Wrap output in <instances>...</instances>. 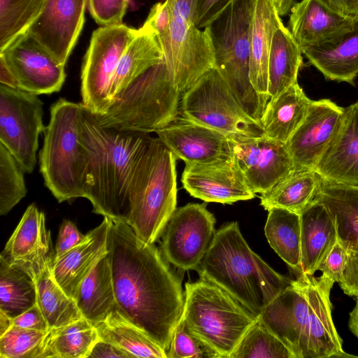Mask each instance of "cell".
Here are the masks:
<instances>
[{
    "instance_id": "1",
    "label": "cell",
    "mask_w": 358,
    "mask_h": 358,
    "mask_svg": "<svg viewBox=\"0 0 358 358\" xmlns=\"http://www.w3.org/2000/svg\"><path fill=\"white\" fill-rule=\"evenodd\" d=\"M107 250L117 310L167 352L183 311L180 279L124 222L110 219Z\"/></svg>"
},
{
    "instance_id": "2",
    "label": "cell",
    "mask_w": 358,
    "mask_h": 358,
    "mask_svg": "<svg viewBox=\"0 0 358 358\" xmlns=\"http://www.w3.org/2000/svg\"><path fill=\"white\" fill-rule=\"evenodd\" d=\"M79 134L87 157L84 198L91 202L94 213L127 222L129 187L138 158L151 136L104 128L83 103Z\"/></svg>"
},
{
    "instance_id": "3",
    "label": "cell",
    "mask_w": 358,
    "mask_h": 358,
    "mask_svg": "<svg viewBox=\"0 0 358 358\" xmlns=\"http://www.w3.org/2000/svg\"><path fill=\"white\" fill-rule=\"evenodd\" d=\"M198 271L201 279L218 285L257 317L292 282L251 250L236 222L216 231Z\"/></svg>"
},
{
    "instance_id": "4",
    "label": "cell",
    "mask_w": 358,
    "mask_h": 358,
    "mask_svg": "<svg viewBox=\"0 0 358 358\" xmlns=\"http://www.w3.org/2000/svg\"><path fill=\"white\" fill-rule=\"evenodd\" d=\"M176 157L150 137L136 165L127 193V222L143 242L154 244L176 210Z\"/></svg>"
},
{
    "instance_id": "5",
    "label": "cell",
    "mask_w": 358,
    "mask_h": 358,
    "mask_svg": "<svg viewBox=\"0 0 358 358\" xmlns=\"http://www.w3.org/2000/svg\"><path fill=\"white\" fill-rule=\"evenodd\" d=\"M255 4V0H232L205 28L212 41L215 67L243 110L262 124L269 100L257 93L250 78V35Z\"/></svg>"
},
{
    "instance_id": "6",
    "label": "cell",
    "mask_w": 358,
    "mask_h": 358,
    "mask_svg": "<svg viewBox=\"0 0 358 358\" xmlns=\"http://www.w3.org/2000/svg\"><path fill=\"white\" fill-rule=\"evenodd\" d=\"M81 105L62 98L52 105L39 152L44 183L60 203L85 194L87 157L79 138Z\"/></svg>"
},
{
    "instance_id": "7",
    "label": "cell",
    "mask_w": 358,
    "mask_h": 358,
    "mask_svg": "<svg viewBox=\"0 0 358 358\" xmlns=\"http://www.w3.org/2000/svg\"><path fill=\"white\" fill-rule=\"evenodd\" d=\"M180 94L163 61L139 76L96 117L104 128L155 132L178 115Z\"/></svg>"
},
{
    "instance_id": "8",
    "label": "cell",
    "mask_w": 358,
    "mask_h": 358,
    "mask_svg": "<svg viewBox=\"0 0 358 358\" xmlns=\"http://www.w3.org/2000/svg\"><path fill=\"white\" fill-rule=\"evenodd\" d=\"M181 319L220 358H230L259 317L218 285L200 278L185 283Z\"/></svg>"
},
{
    "instance_id": "9",
    "label": "cell",
    "mask_w": 358,
    "mask_h": 358,
    "mask_svg": "<svg viewBox=\"0 0 358 358\" xmlns=\"http://www.w3.org/2000/svg\"><path fill=\"white\" fill-rule=\"evenodd\" d=\"M171 13L168 30L156 36L168 71L180 94L215 67L208 30L198 28L197 0H166Z\"/></svg>"
},
{
    "instance_id": "10",
    "label": "cell",
    "mask_w": 358,
    "mask_h": 358,
    "mask_svg": "<svg viewBox=\"0 0 358 358\" xmlns=\"http://www.w3.org/2000/svg\"><path fill=\"white\" fill-rule=\"evenodd\" d=\"M182 95L180 109L187 119L229 136H264L262 124L243 110L215 67Z\"/></svg>"
},
{
    "instance_id": "11",
    "label": "cell",
    "mask_w": 358,
    "mask_h": 358,
    "mask_svg": "<svg viewBox=\"0 0 358 358\" xmlns=\"http://www.w3.org/2000/svg\"><path fill=\"white\" fill-rule=\"evenodd\" d=\"M138 29L124 24L103 26L91 37L81 71L82 103L95 115L110 103L112 79L124 50Z\"/></svg>"
},
{
    "instance_id": "12",
    "label": "cell",
    "mask_w": 358,
    "mask_h": 358,
    "mask_svg": "<svg viewBox=\"0 0 358 358\" xmlns=\"http://www.w3.org/2000/svg\"><path fill=\"white\" fill-rule=\"evenodd\" d=\"M43 102L33 93L0 85V143L21 164L33 172L43 123Z\"/></svg>"
},
{
    "instance_id": "13",
    "label": "cell",
    "mask_w": 358,
    "mask_h": 358,
    "mask_svg": "<svg viewBox=\"0 0 358 358\" xmlns=\"http://www.w3.org/2000/svg\"><path fill=\"white\" fill-rule=\"evenodd\" d=\"M214 215L200 203L176 208L163 232L162 254L167 262L184 271L199 269L216 231Z\"/></svg>"
},
{
    "instance_id": "14",
    "label": "cell",
    "mask_w": 358,
    "mask_h": 358,
    "mask_svg": "<svg viewBox=\"0 0 358 358\" xmlns=\"http://www.w3.org/2000/svg\"><path fill=\"white\" fill-rule=\"evenodd\" d=\"M20 89L36 95L59 92L64 83V65L28 31L0 52Z\"/></svg>"
},
{
    "instance_id": "15",
    "label": "cell",
    "mask_w": 358,
    "mask_h": 358,
    "mask_svg": "<svg viewBox=\"0 0 358 358\" xmlns=\"http://www.w3.org/2000/svg\"><path fill=\"white\" fill-rule=\"evenodd\" d=\"M233 159L249 187L263 194L294 169L285 144L266 136H230Z\"/></svg>"
},
{
    "instance_id": "16",
    "label": "cell",
    "mask_w": 358,
    "mask_h": 358,
    "mask_svg": "<svg viewBox=\"0 0 358 358\" xmlns=\"http://www.w3.org/2000/svg\"><path fill=\"white\" fill-rule=\"evenodd\" d=\"M259 319L294 358H307L309 304L306 274L292 280L262 310Z\"/></svg>"
},
{
    "instance_id": "17",
    "label": "cell",
    "mask_w": 358,
    "mask_h": 358,
    "mask_svg": "<svg viewBox=\"0 0 358 358\" xmlns=\"http://www.w3.org/2000/svg\"><path fill=\"white\" fill-rule=\"evenodd\" d=\"M155 133L185 164H208L233 159L230 136L177 115Z\"/></svg>"
},
{
    "instance_id": "18",
    "label": "cell",
    "mask_w": 358,
    "mask_h": 358,
    "mask_svg": "<svg viewBox=\"0 0 358 358\" xmlns=\"http://www.w3.org/2000/svg\"><path fill=\"white\" fill-rule=\"evenodd\" d=\"M345 108L330 99L312 101L308 112L285 143L295 169H314L335 136Z\"/></svg>"
},
{
    "instance_id": "19",
    "label": "cell",
    "mask_w": 358,
    "mask_h": 358,
    "mask_svg": "<svg viewBox=\"0 0 358 358\" xmlns=\"http://www.w3.org/2000/svg\"><path fill=\"white\" fill-rule=\"evenodd\" d=\"M88 0H45L37 19L27 30L65 66L85 22Z\"/></svg>"
},
{
    "instance_id": "20",
    "label": "cell",
    "mask_w": 358,
    "mask_h": 358,
    "mask_svg": "<svg viewBox=\"0 0 358 358\" xmlns=\"http://www.w3.org/2000/svg\"><path fill=\"white\" fill-rule=\"evenodd\" d=\"M289 12L287 28L301 52L337 41L358 23V17L343 15L324 0H301Z\"/></svg>"
},
{
    "instance_id": "21",
    "label": "cell",
    "mask_w": 358,
    "mask_h": 358,
    "mask_svg": "<svg viewBox=\"0 0 358 358\" xmlns=\"http://www.w3.org/2000/svg\"><path fill=\"white\" fill-rule=\"evenodd\" d=\"M181 182L189 194L206 202L232 203L255 194L232 159L208 164H185Z\"/></svg>"
},
{
    "instance_id": "22",
    "label": "cell",
    "mask_w": 358,
    "mask_h": 358,
    "mask_svg": "<svg viewBox=\"0 0 358 358\" xmlns=\"http://www.w3.org/2000/svg\"><path fill=\"white\" fill-rule=\"evenodd\" d=\"M306 275L309 304L307 358L357 357L343 350L333 322L330 292L334 282L322 275Z\"/></svg>"
},
{
    "instance_id": "23",
    "label": "cell",
    "mask_w": 358,
    "mask_h": 358,
    "mask_svg": "<svg viewBox=\"0 0 358 358\" xmlns=\"http://www.w3.org/2000/svg\"><path fill=\"white\" fill-rule=\"evenodd\" d=\"M0 256L31 271L34 276L53 260L45 215L34 203L26 209Z\"/></svg>"
},
{
    "instance_id": "24",
    "label": "cell",
    "mask_w": 358,
    "mask_h": 358,
    "mask_svg": "<svg viewBox=\"0 0 358 358\" xmlns=\"http://www.w3.org/2000/svg\"><path fill=\"white\" fill-rule=\"evenodd\" d=\"M314 170L325 180L358 185V101L345 108L340 127Z\"/></svg>"
},
{
    "instance_id": "25",
    "label": "cell",
    "mask_w": 358,
    "mask_h": 358,
    "mask_svg": "<svg viewBox=\"0 0 358 358\" xmlns=\"http://www.w3.org/2000/svg\"><path fill=\"white\" fill-rule=\"evenodd\" d=\"M109 224L110 218L104 217L80 243L60 257L53 259L51 271L55 280L75 301L81 282L108 252Z\"/></svg>"
},
{
    "instance_id": "26",
    "label": "cell",
    "mask_w": 358,
    "mask_h": 358,
    "mask_svg": "<svg viewBox=\"0 0 358 358\" xmlns=\"http://www.w3.org/2000/svg\"><path fill=\"white\" fill-rule=\"evenodd\" d=\"M273 0H255L250 35V78L255 90L269 100L268 59L273 37L282 22Z\"/></svg>"
},
{
    "instance_id": "27",
    "label": "cell",
    "mask_w": 358,
    "mask_h": 358,
    "mask_svg": "<svg viewBox=\"0 0 358 358\" xmlns=\"http://www.w3.org/2000/svg\"><path fill=\"white\" fill-rule=\"evenodd\" d=\"M300 218L301 271L314 275L338 241L336 228L325 206L315 200Z\"/></svg>"
},
{
    "instance_id": "28",
    "label": "cell",
    "mask_w": 358,
    "mask_h": 358,
    "mask_svg": "<svg viewBox=\"0 0 358 358\" xmlns=\"http://www.w3.org/2000/svg\"><path fill=\"white\" fill-rule=\"evenodd\" d=\"M311 102L298 83L271 98L261 120L264 136L285 144L305 119Z\"/></svg>"
},
{
    "instance_id": "29",
    "label": "cell",
    "mask_w": 358,
    "mask_h": 358,
    "mask_svg": "<svg viewBox=\"0 0 358 358\" xmlns=\"http://www.w3.org/2000/svg\"><path fill=\"white\" fill-rule=\"evenodd\" d=\"M315 200L327 208L336 225L338 242L348 251L358 252V185L323 179Z\"/></svg>"
},
{
    "instance_id": "30",
    "label": "cell",
    "mask_w": 358,
    "mask_h": 358,
    "mask_svg": "<svg viewBox=\"0 0 358 358\" xmlns=\"http://www.w3.org/2000/svg\"><path fill=\"white\" fill-rule=\"evenodd\" d=\"M302 53L327 79L352 83L358 76V23L337 41Z\"/></svg>"
},
{
    "instance_id": "31",
    "label": "cell",
    "mask_w": 358,
    "mask_h": 358,
    "mask_svg": "<svg viewBox=\"0 0 358 358\" xmlns=\"http://www.w3.org/2000/svg\"><path fill=\"white\" fill-rule=\"evenodd\" d=\"M323 182L314 169H294L271 189L261 194L266 210L281 208L301 214L315 200Z\"/></svg>"
},
{
    "instance_id": "32",
    "label": "cell",
    "mask_w": 358,
    "mask_h": 358,
    "mask_svg": "<svg viewBox=\"0 0 358 358\" xmlns=\"http://www.w3.org/2000/svg\"><path fill=\"white\" fill-rule=\"evenodd\" d=\"M76 302L83 317L94 325L117 308L108 252L81 282Z\"/></svg>"
},
{
    "instance_id": "33",
    "label": "cell",
    "mask_w": 358,
    "mask_h": 358,
    "mask_svg": "<svg viewBox=\"0 0 358 358\" xmlns=\"http://www.w3.org/2000/svg\"><path fill=\"white\" fill-rule=\"evenodd\" d=\"M163 61L156 36L143 25L120 58L111 82L110 102L146 70Z\"/></svg>"
},
{
    "instance_id": "34",
    "label": "cell",
    "mask_w": 358,
    "mask_h": 358,
    "mask_svg": "<svg viewBox=\"0 0 358 358\" xmlns=\"http://www.w3.org/2000/svg\"><path fill=\"white\" fill-rule=\"evenodd\" d=\"M302 54L291 32L282 22L274 33L269 53L270 99L298 83L299 71L303 64Z\"/></svg>"
},
{
    "instance_id": "35",
    "label": "cell",
    "mask_w": 358,
    "mask_h": 358,
    "mask_svg": "<svg viewBox=\"0 0 358 358\" xmlns=\"http://www.w3.org/2000/svg\"><path fill=\"white\" fill-rule=\"evenodd\" d=\"M264 232L278 256L299 275L301 274L300 214L281 208L270 209Z\"/></svg>"
},
{
    "instance_id": "36",
    "label": "cell",
    "mask_w": 358,
    "mask_h": 358,
    "mask_svg": "<svg viewBox=\"0 0 358 358\" xmlns=\"http://www.w3.org/2000/svg\"><path fill=\"white\" fill-rule=\"evenodd\" d=\"M99 339L109 342L134 357L167 358L166 351L115 309L94 325Z\"/></svg>"
},
{
    "instance_id": "37",
    "label": "cell",
    "mask_w": 358,
    "mask_h": 358,
    "mask_svg": "<svg viewBox=\"0 0 358 358\" xmlns=\"http://www.w3.org/2000/svg\"><path fill=\"white\" fill-rule=\"evenodd\" d=\"M99 340L95 326L82 317L49 329L44 340L43 358H87Z\"/></svg>"
},
{
    "instance_id": "38",
    "label": "cell",
    "mask_w": 358,
    "mask_h": 358,
    "mask_svg": "<svg viewBox=\"0 0 358 358\" xmlns=\"http://www.w3.org/2000/svg\"><path fill=\"white\" fill-rule=\"evenodd\" d=\"M36 303L34 274L0 256V310L14 318Z\"/></svg>"
},
{
    "instance_id": "39",
    "label": "cell",
    "mask_w": 358,
    "mask_h": 358,
    "mask_svg": "<svg viewBox=\"0 0 358 358\" xmlns=\"http://www.w3.org/2000/svg\"><path fill=\"white\" fill-rule=\"evenodd\" d=\"M52 261L35 275L37 303L50 329L60 327L83 317L76 301L55 280L51 271Z\"/></svg>"
},
{
    "instance_id": "40",
    "label": "cell",
    "mask_w": 358,
    "mask_h": 358,
    "mask_svg": "<svg viewBox=\"0 0 358 358\" xmlns=\"http://www.w3.org/2000/svg\"><path fill=\"white\" fill-rule=\"evenodd\" d=\"M45 0H0V52L25 33L41 12Z\"/></svg>"
},
{
    "instance_id": "41",
    "label": "cell",
    "mask_w": 358,
    "mask_h": 358,
    "mask_svg": "<svg viewBox=\"0 0 358 358\" xmlns=\"http://www.w3.org/2000/svg\"><path fill=\"white\" fill-rule=\"evenodd\" d=\"M230 358H294L287 347L258 320L246 331Z\"/></svg>"
},
{
    "instance_id": "42",
    "label": "cell",
    "mask_w": 358,
    "mask_h": 358,
    "mask_svg": "<svg viewBox=\"0 0 358 358\" xmlns=\"http://www.w3.org/2000/svg\"><path fill=\"white\" fill-rule=\"evenodd\" d=\"M24 171L6 147L0 143V215H6L27 192Z\"/></svg>"
},
{
    "instance_id": "43",
    "label": "cell",
    "mask_w": 358,
    "mask_h": 358,
    "mask_svg": "<svg viewBox=\"0 0 358 358\" xmlns=\"http://www.w3.org/2000/svg\"><path fill=\"white\" fill-rule=\"evenodd\" d=\"M48 331H41L12 325L0 336V357L43 358L44 340Z\"/></svg>"
},
{
    "instance_id": "44",
    "label": "cell",
    "mask_w": 358,
    "mask_h": 358,
    "mask_svg": "<svg viewBox=\"0 0 358 358\" xmlns=\"http://www.w3.org/2000/svg\"><path fill=\"white\" fill-rule=\"evenodd\" d=\"M167 358H217L219 355L186 327L180 319L166 352Z\"/></svg>"
},
{
    "instance_id": "45",
    "label": "cell",
    "mask_w": 358,
    "mask_h": 358,
    "mask_svg": "<svg viewBox=\"0 0 358 358\" xmlns=\"http://www.w3.org/2000/svg\"><path fill=\"white\" fill-rule=\"evenodd\" d=\"M129 0H88L92 17L101 27L121 24Z\"/></svg>"
},
{
    "instance_id": "46",
    "label": "cell",
    "mask_w": 358,
    "mask_h": 358,
    "mask_svg": "<svg viewBox=\"0 0 358 358\" xmlns=\"http://www.w3.org/2000/svg\"><path fill=\"white\" fill-rule=\"evenodd\" d=\"M347 259L348 250L337 241L317 271H320L322 275L334 282L338 283L342 278Z\"/></svg>"
},
{
    "instance_id": "47",
    "label": "cell",
    "mask_w": 358,
    "mask_h": 358,
    "mask_svg": "<svg viewBox=\"0 0 358 358\" xmlns=\"http://www.w3.org/2000/svg\"><path fill=\"white\" fill-rule=\"evenodd\" d=\"M85 237V235L79 231L73 222L69 220H64L59 227L54 259L60 257L78 245Z\"/></svg>"
},
{
    "instance_id": "48",
    "label": "cell",
    "mask_w": 358,
    "mask_h": 358,
    "mask_svg": "<svg viewBox=\"0 0 358 358\" xmlns=\"http://www.w3.org/2000/svg\"><path fill=\"white\" fill-rule=\"evenodd\" d=\"M170 22L171 13L166 0L163 3H157L152 6L143 26L158 36L168 30Z\"/></svg>"
},
{
    "instance_id": "49",
    "label": "cell",
    "mask_w": 358,
    "mask_h": 358,
    "mask_svg": "<svg viewBox=\"0 0 358 358\" xmlns=\"http://www.w3.org/2000/svg\"><path fill=\"white\" fill-rule=\"evenodd\" d=\"M338 285L345 294L358 297V252L348 251L346 264Z\"/></svg>"
},
{
    "instance_id": "50",
    "label": "cell",
    "mask_w": 358,
    "mask_h": 358,
    "mask_svg": "<svg viewBox=\"0 0 358 358\" xmlns=\"http://www.w3.org/2000/svg\"><path fill=\"white\" fill-rule=\"evenodd\" d=\"M232 0H197L196 27H206Z\"/></svg>"
},
{
    "instance_id": "51",
    "label": "cell",
    "mask_w": 358,
    "mask_h": 358,
    "mask_svg": "<svg viewBox=\"0 0 358 358\" xmlns=\"http://www.w3.org/2000/svg\"><path fill=\"white\" fill-rule=\"evenodd\" d=\"M13 325L41 331L50 329L48 322L38 303L13 318Z\"/></svg>"
},
{
    "instance_id": "52",
    "label": "cell",
    "mask_w": 358,
    "mask_h": 358,
    "mask_svg": "<svg viewBox=\"0 0 358 358\" xmlns=\"http://www.w3.org/2000/svg\"><path fill=\"white\" fill-rule=\"evenodd\" d=\"M89 357L93 358H131L134 357L124 350L103 340L99 339L93 346Z\"/></svg>"
},
{
    "instance_id": "53",
    "label": "cell",
    "mask_w": 358,
    "mask_h": 358,
    "mask_svg": "<svg viewBox=\"0 0 358 358\" xmlns=\"http://www.w3.org/2000/svg\"><path fill=\"white\" fill-rule=\"evenodd\" d=\"M330 7L347 16L358 17V0H324Z\"/></svg>"
},
{
    "instance_id": "54",
    "label": "cell",
    "mask_w": 358,
    "mask_h": 358,
    "mask_svg": "<svg viewBox=\"0 0 358 358\" xmlns=\"http://www.w3.org/2000/svg\"><path fill=\"white\" fill-rule=\"evenodd\" d=\"M0 83L1 85L8 86L11 88L21 90L20 85L15 78L13 73L9 69L8 66L4 62L2 57H0Z\"/></svg>"
},
{
    "instance_id": "55",
    "label": "cell",
    "mask_w": 358,
    "mask_h": 358,
    "mask_svg": "<svg viewBox=\"0 0 358 358\" xmlns=\"http://www.w3.org/2000/svg\"><path fill=\"white\" fill-rule=\"evenodd\" d=\"M348 325L352 333L358 339V297H356V303L350 313Z\"/></svg>"
},
{
    "instance_id": "56",
    "label": "cell",
    "mask_w": 358,
    "mask_h": 358,
    "mask_svg": "<svg viewBox=\"0 0 358 358\" xmlns=\"http://www.w3.org/2000/svg\"><path fill=\"white\" fill-rule=\"evenodd\" d=\"M294 0H273L280 16L287 14L294 4Z\"/></svg>"
},
{
    "instance_id": "57",
    "label": "cell",
    "mask_w": 358,
    "mask_h": 358,
    "mask_svg": "<svg viewBox=\"0 0 358 358\" xmlns=\"http://www.w3.org/2000/svg\"><path fill=\"white\" fill-rule=\"evenodd\" d=\"M13 325V318L0 310V336Z\"/></svg>"
}]
</instances>
